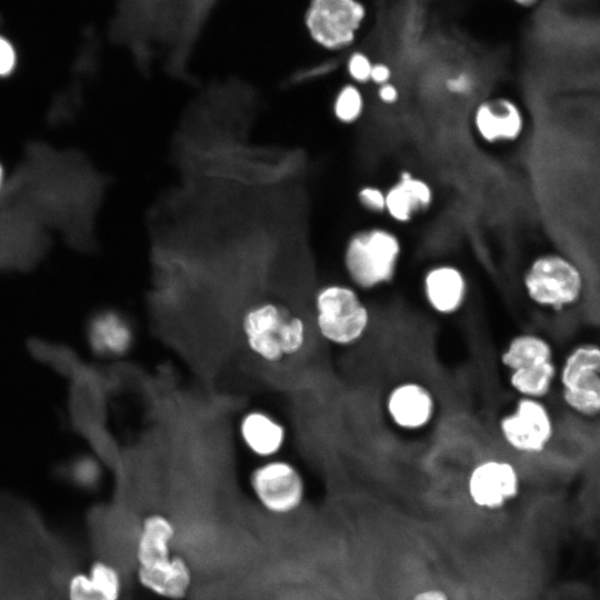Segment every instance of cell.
Returning <instances> with one entry per match:
<instances>
[{
    "instance_id": "25",
    "label": "cell",
    "mask_w": 600,
    "mask_h": 600,
    "mask_svg": "<svg viewBox=\"0 0 600 600\" xmlns=\"http://www.w3.org/2000/svg\"><path fill=\"white\" fill-rule=\"evenodd\" d=\"M16 63V53L12 46L0 37V76L11 72Z\"/></svg>"
},
{
    "instance_id": "9",
    "label": "cell",
    "mask_w": 600,
    "mask_h": 600,
    "mask_svg": "<svg viewBox=\"0 0 600 600\" xmlns=\"http://www.w3.org/2000/svg\"><path fill=\"white\" fill-rule=\"evenodd\" d=\"M499 433L513 451L536 456L542 453L554 436V421L541 399L518 397L498 421Z\"/></svg>"
},
{
    "instance_id": "3",
    "label": "cell",
    "mask_w": 600,
    "mask_h": 600,
    "mask_svg": "<svg viewBox=\"0 0 600 600\" xmlns=\"http://www.w3.org/2000/svg\"><path fill=\"white\" fill-rule=\"evenodd\" d=\"M403 256L400 234L384 224L352 231L342 248L341 263L347 282L362 292L390 286L398 276Z\"/></svg>"
},
{
    "instance_id": "29",
    "label": "cell",
    "mask_w": 600,
    "mask_h": 600,
    "mask_svg": "<svg viewBox=\"0 0 600 600\" xmlns=\"http://www.w3.org/2000/svg\"><path fill=\"white\" fill-rule=\"evenodd\" d=\"M518 1L519 3H522V4H530L532 3L534 0H516Z\"/></svg>"
},
{
    "instance_id": "15",
    "label": "cell",
    "mask_w": 600,
    "mask_h": 600,
    "mask_svg": "<svg viewBox=\"0 0 600 600\" xmlns=\"http://www.w3.org/2000/svg\"><path fill=\"white\" fill-rule=\"evenodd\" d=\"M420 286L427 307L440 317L461 312L470 292L466 271L452 261H438L427 267Z\"/></svg>"
},
{
    "instance_id": "27",
    "label": "cell",
    "mask_w": 600,
    "mask_h": 600,
    "mask_svg": "<svg viewBox=\"0 0 600 600\" xmlns=\"http://www.w3.org/2000/svg\"><path fill=\"white\" fill-rule=\"evenodd\" d=\"M377 97L381 103L387 104V106H392L398 102L400 98V92H399L398 87L394 83L388 82V83L378 86Z\"/></svg>"
},
{
    "instance_id": "14",
    "label": "cell",
    "mask_w": 600,
    "mask_h": 600,
    "mask_svg": "<svg viewBox=\"0 0 600 600\" xmlns=\"http://www.w3.org/2000/svg\"><path fill=\"white\" fill-rule=\"evenodd\" d=\"M471 127L477 139L486 146L512 144L524 133L526 114L511 97L491 96L473 108Z\"/></svg>"
},
{
    "instance_id": "20",
    "label": "cell",
    "mask_w": 600,
    "mask_h": 600,
    "mask_svg": "<svg viewBox=\"0 0 600 600\" xmlns=\"http://www.w3.org/2000/svg\"><path fill=\"white\" fill-rule=\"evenodd\" d=\"M366 96L359 84H342L332 100V114L343 126H352L361 120L366 112Z\"/></svg>"
},
{
    "instance_id": "24",
    "label": "cell",
    "mask_w": 600,
    "mask_h": 600,
    "mask_svg": "<svg viewBox=\"0 0 600 600\" xmlns=\"http://www.w3.org/2000/svg\"><path fill=\"white\" fill-rule=\"evenodd\" d=\"M446 90L454 96H466L473 88V79L470 73L460 71L447 78L444 81Z\"/></svg>"
},
{
    "instance_id": "10",
    "label": "cell",
    "mask_w": 600,
    "mask_h": 600,
    "mask_svg": "<svg viewBox=\"0 0 600 600\" xmlns=\"http://www.w3.org/2000/svg\"><path fill=\"white\" fill-rule=\"evenodd\" d=\"M466 490L472 506L481 511L498 512L518 498L521 476L511 461L487 458L470 469Z\"/></svg>"
},
{
    "instance_id": "22",
    "label": "cell",
    "mask_w": 600,
    "mask_h": 600,
    "mask_svg": "<svg viewBox=\"0 0 600 600\" xmlns=\"http://www.w3.org/2000/svg\"><path fill=\"white\" fill-rule=\"evenodd\" d=\"M547 600H599L598 589L581 580H569L556 587Z\"/></svg>"
},
{
    "instance_id": "13",
    "label": "cell",
    "mask_w": 600,
    "mask_h": 600,
    "mask_svg": "<svg viewBox=\"0 0 600 600\" xmlns=\"http://www.w3.org/2000/svg\"><path fill=\"white\" fill-rule=\"evenodd\" d=\"M383 409L389 422L399 431L418 433L428 429L438 413V401L426 383L407 379L387 392Z\"/></svg>"
},
{
    "instance_id": "31",
    "label": "cell",
    "mask_w": 600,
    "mask_h": 600,
    "mask_svg": "<svg viewBox=\"0 0 600 600\" xmlns=\"http://www.w3.org/2000/svg\"><path fill=\"white\" fill-rule=\"evenodd\" d=\"M597 589H598V598L600 600V586Z\"/></svg>"
},
{
    "instance_id": "19",
    "label": "cell",
    "mask_w": 600,
    "mask_h": 600,
    "mask_svg": "<svg viewBox=\"0 0 600 600\" xmlns=\"http://www.w3.org/2000/svg\"><path fill=\"white\" fill-rule=\"evenodd\" d=\"M58 469L62 478L83 490L97 489L103 478V469L98 456L89 453L73 456Z\"/></svg>"
},
{
    "instance_id": "17",
    "label": "cell",
    "mask_w": 600,
    "mask_h": 600,
    "mask_svg": "<svg viewBox=\"0 0 600 600\" xmlns=\"http://www.w3.org/2000/svg\"><path fill=\"white\" fill-rule=\"evenodd\" d=\"M124 577L118 564L94 558L71 571L63 583L64 600H123Z\"/></svg>"
},
{
    "instance_id": "26",
    "label": "cell",
    "mask_w": 600,
    "mask_h": 600,
    "mask_svg": "<svg viewBox=\"0 0 600 600\" xmlns=\"http://www.w3.org/2000/svg\"><path fill=\"white\" fill-rule=\"evenodd\" d=\"M409 600H451V598L444 589L429 586L417 590Z\"/></svg>"
},
{
    "instance_id": "4",
    "label": "cell",
    "mask_w": 600,
    "mask_h": 600,
    "mask_svg": "<svg viewBox=\"0 0 600 600\" xmlns=\"http://www.w3.org/2000/svg\"><path fill=\"white\" fill-rule=\"evenodd\" d=\"M312 322L322 341L350 348L366 337L371 313L358 289L347 281H331L320 286L312 297Z\"/></svg>"
},
{
    "instance_id": "5",
    "label": "cell",
    "mask_w": 600,
    "mask_h": 600,
    "mask_svg": "<svg viewBox=\"0 0 600 600\" xmlns=\"http://www.w3.org/2000/svg\"><path fill=\"white\" fill-rule=\"evenodd\" d=\"M509 388L518 396L543 400L557 381L558 366L551 342L534 332L512 336L499 354Z\"/></svg>"
},
{
    "instance_id": "28",
    "label": "cell",
    "mask_w": 600,
    "mask_h": 600,
    "mask_svg": "<svg viewBox=\"0 0 600 600\" xmlns=\"http://www.w3.org/2000/svg\"><path fill=\"white\" fill-rule=\"evenodd\" d=\"M391 76L392 71L388 64L382 62L373 63L370 81L377 86H381L390 82Z\"/></svg>"
},
{
    "instance_id": "7",
    "label": "cell",
    "mask_w": 600,
    "mask_h": 600,
    "mask_svg": "<svg viewBox=\"0 0 600 600\" xmlns=\"http://www.w3.org/2000/svg\"><path fill=\"white\" fill-rule=\"evenodd\" d=\"M528 300L538 308L560 312L577 304L583 292L578 266L556 252L533 257L521 277Z\"/></svg>"
},
{
    "instance_id": "11",
    "label": "cell",
    "mask_w": 600,
    "mask_h": 600,
    "mask_svg": "<svg viewBox=\"0 0 600 600\" xmlns=\"http://www.w3.org/2000/svg\"><path fill=\"white\" fill-rule=\"evenodd\" d=\"M363 17L364 9L356 0H311L306 24L321 47L340 50L354 40Z\"/></svg>"
},
{
    "instance_id": "2",
    "label": "cell",
    "mask_w": 600,
    "mask_h": 600,
    "mask_svg": "<svg viewBox=\"0 0 600 600\" xmlns=\"http://www.w3.org/2000/svg\"><path fill=\"white\" fill-rule=\"evenodd\" d=\"M237 327L249 356L269 368L284 367L301 356L310 338L306 317L289 303L271 298L248 304Z\"/></svg>"
},
{
    "instance_id": "30",
    "label": "cell",
    "mask_w": 600,
    "mask_h": 600,
    "mask_svg": "<svg viewBox=\"0 0 600 600\" xmlns=\"http://www.w3.org/2000/svg\"><path fill=\"white\" fill-rule=\"evenodd\" d=\"M1 182H2V170H1V167H0V187H1Z\"/></svg>"
},
{
    "instance_id": "16",
    "label": "cell",
    "mask_w": 600,
    "mask_h": 600,
    "mask_svg": "<svg viewBox=\"0 0 600 600\" xmlns=\"http://www.w3.org/2000/svg\"><path fill=\"white\" fill-rule=\"evenodd\" d=\"M86 340L97 358L121 360L132 352L137 331L129 316L114 308H104L89 316Z\"/></svg>"
},
{
    "instance_id": "1",
    "label": "cell",
    "mask_w": 600,
    "mask_h": 600,
    "mask_svg": "<svg viewBox=\"0 0 600 600\" xmlns=\"http://www.w3.org/2000/svg\"><path fill=\"white\" fill-rule=\"evenodd\" d=\"M178 527L163 511L140 519L133 538V576L137 584L160 600H186L196 577L191 562L177 547Z\"/></svg>"
},
{
    "instance_id": "6",
    "label": "cell",
    "mask_w": 600,
    "mask_h": 600,
    "mask_svg": "<svg viewBox=\"0 0 600 600\" xmlns=\"http://www.w3.org/2000/svg\"><path fill=\"white\" fill-rule=\"evenodd\" d=\"M246 487L258 508L276 518L296 514L308 498L302 469L286 456L253 461L246 476Z\"/></svg>"
},
{
    "instance_id": "18",
    "label": "cell",
    "mask_w": 600,
    "mask_h": 600,
    "mask_svg": "<svg viewBox=\"0 0 600 600\" xmlns=\"http://www.w3.org/2000/svg\"><path fill=\"white\" fill-rule=\"evenodd\" d=\"M384 214L393 223L406 226L432 206L434 190L427 179L403 169L399 171L397 179L384 189Z\"/></svg>"
},
{
    "instance_id": "23",
    "label": "cell",
    "mask_w": 600,
    "mask_h": 600,
    "mask_svg": "<svg viewBox=\"0 0 600 600\" xmlns=\"http://www.w3.org/2000/svg\"><path fill=\"white\" fill-rule=\"evenodd\" d=\"M373 63L370 58L360 51L350 54L347 61V72L356 84H364L370 81Z\"/></svg>"
},
{
    "instance_id": "12",
    "label": "cell",
    "mask_w": 600,
    "mask_h": 600,
    "mask_svg": "<svg viewBox=\"0 0 600 600\" xmlns=\"http://www.w3.org/2000/svg\"><path fill=\"white\" fill-rule=\"evenodd\" d=\"M234 433L240 448L253 461L284 456L290 441L287 423L271 410L258 406L239 414Z\"/></svg>"
},
{
    "instance_id": "8",
    "label": "cell",
    "mask_w": 600,
    "mask_h": 600,
    "mask_svg": "<svg viewBox=\"0 0 600 600\" xmlns=\"http://www.w3.org/2000/svg\"><path fill=\"white\" fill-rule=\"evenodd\" d=\"M557 381L563 403L574 413L600 417V344L572 347L558 368Z\"/></svg>"
},
{
    "instance_id": "21",
    "label": "cell",
    "mask_w": 600,
    "mask_h": 600,
    "mask_svg": "<svg viewBox=\"0 0 600 600\" xmlns=\"http://www.w3.org/2000/svg\"><path fill=\"white\" fill-rule=\"evenodd\" d=\"M358 206L368 214L382 216L386 210L384 189L374 183H364L356 191Z\"/></svg>"
}]
</instances>
